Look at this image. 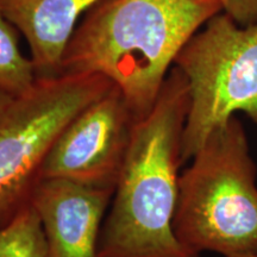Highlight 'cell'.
<instances>
[{
    "label": "cell",
    "mask_w": 257,
    "mask_h": 257,
    "mask_svg": "<svg viewBox=\"0 0 257 257\" xmlns=\"http://www.w3.org/2000/svg\"><path fill=\"white\" fill-rule=\"evenodd\" d=\"M220 12L218 0H104L76 28L61 74L104 76L138 120L154 107L182 48Z\"/></svg>",
    "instance_id": "cell-1"
},
{
    "label": "cell",
    "mask_w": 257,
    "mask_h": 257,
    "mask_svg": "<svg viewBox=\"0 0 257 257\" xmlns=\"http://www.w3.org/2000/svg\"><path fill=\"white\" fill-rule=\"evenodd\" d=\"M188 110L187 80L174 66L154 107L134 123L99 257H195L174 231Z\"/></svg>",
    "instance_id": "cell-2"
},
{
    "label": "cell",
    "mask_w": 257,
    "mask_h": 257,
    "mask_svg": "<svg viewBox=\"0 0 257 257\" xmlns=\"http://www.w3.org/2000/svg\"><path fill=\"white\" fill-rule=\"evenodd\" d=\"M180 175L174 231L192 255L257 253V167L237 115L212 133Z\"/></svg>",
    "instance_id": "cell-3"
},
{
    "label": "cell",
    "mask_w": 257,
    "mask_h": 257,
    "mask_svg": "<svg viewBox=\"0 0 257 257\" xmlns=\"http://www.w3.org/2000/svg\"><path fill=\"white\" fill-rule=\"evenodd\" d=\"M174 66L189 88L182 163L237 112L257 124V24L240 27L220 12L186 43Z\"/></svg>",
    "instance_id": "cell-4"
},
{
    "label": "cell",
    "mask_w": 257,
    "mask_h": 257,
    "mask_svg": "<svg viewBox=\"0 0 257 257\" xmlns=\"http://www.w3.org/2000/svg\"><path fill=\"white\" fill-rule=\"evenodd\" d=\"M112 86L96 74L41 78L0 115V229L30 204L44 161L64 127Z\"/></svg>",
    "instance_id": "cell-5"
},
{
    "label": "cell",
    "mask_w": 257,
    "mask_h": 257,
    "mask_svg": "<svg viewBox=\"0 0 257 257\" xmlns=\"http://www.w3.org/2000/svg\"><path fill=\"white\" fill-rule=\"evenodd\" d=\"M135 120L119 88L112 86L64 127L44 161L41 180L114 189Z\"/></svg>",
    "instance_id": "cell-6"
},
{
    "label": "cell",
    "mask_w": 257,
    "mask_h": 257,
    "mask_svg": "<svg viewBox=\"0 0 257 257\" xmlns=\"http://www.w3.org/2000/svg\"><path fill=\"white\" fill-rule=\"evenodd\" d=\"M113 192L62 179L40 180L30 205L40 218L48 257H99Z\"/></svg>",
    "instance_id": "cell-7"
},
{
    "label": "cell",
    "mask_w": 257,
    "mask_h": 257,
    "mask_svg": "<svg viewBox=\"0 0 257 257\" xmlns=\"http://www.w3.org/2000/svg\"><path fill=\"white\" fill-rule=\"evenodd\" d=\"M104 0H0L6 18L28 42L37 79L61 74L79 19Z\"/></svg>",
    "instance_id": "cell-8"
},
{
    "label": "cell",
    "mask_w": 257,
    "mask_h": 257,
    "mask_svg": "<svg viewBox=\"0 0 257 257\" xmlns=\"http://www.w3.org/2000/svg\"><path fill=\"white\" fill-rule=\"evenodd\" d=\"M36 81L34 63L19 47L18 30L0 5V91L17 98L30 91Z\"/></svg>",
    "instance_id": "cell-9"
},
{
    "label": "cell",
    "mask_w": 257,
    "mask_h": 257,
    "mask_svg": "<svg viewBox=\"0 0 257 257\" xmlns=\"http://www.w3.org/2000/svg\"><path fill=\"white\" fill-rule=\"evenodd\" d=\"M0 257H48L40 218L30 204L0 229Z\"/></svg>",
    "instance_id": "cell-10"
},
{
    "label": "cell",
    "mask_w": 257,
    "mask_h": 257,
    "mask_svg": "<svg viewBox=\"0 0 257 257\" xmlns=\"http://www.w3.org/2000/svg\"><path fill=\"white\" fill-rule=\"evenodd\" d=\"M223 12L240 27L257 24V0H218Z\"/></svg>",
    "instance_id": "cell-11"
},
{
    "label": "cell",
    "mask_w": 257,
    "mask_h": 257,
    "mask_svg": "<svg viewBox=\"0 0 257 257\" xmlns=\"http://www.w3.org/2000/svg\"><path fill=\"white\" fill-rule=\"evenodd\" d=\"M14 99H15L14 96L9 95L8 93L0 91V115L4 113L5 110L9 107V105L11 104Z\"/></svg>",
    "instance_id": "cell-12"
},
{
    "label": "cell",
    "mask_w": 257,
    "mask_h": 257,
    "mask_svg": "<svg viewBox=\"0 0 257 257\" xmlns=\"http://www.w3.org/2000/svg\"><path fill=\"white\" fill-rule=\"evenodd\" d=\"M238 257H257V253H253V255H248V256H238Z\"/></svg>",
    "instance_id": "cell-13"
}]
</instances>
